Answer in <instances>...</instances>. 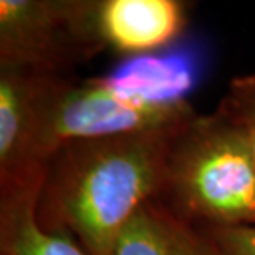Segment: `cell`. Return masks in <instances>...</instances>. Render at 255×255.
Returning a JSON list of instances; mask_svg holds the SVG:
<instances>
[{
  "label": "cell",
  "mask_w": 255,
  "mask_h": 255,
  "mask_svg": "<svg viewBox=\"0 0 255 255\" xmlns=\"http://www.w3.org/2000/svg\"><path fill=\"white\" fill-rule=\"evenodd\" d=\"M161 201L194 226H255V166L222 108L192 115L177 131Z\"/></svg>",
  "instance_id": "2"
},
{
  "label": "cell",
  "mask_w": 255,
  "mask_h": 255,
  "mask_svg": "<svg viewBox=\"0 0 255 255\" xmlns=\"http://www.w3.org/2000/svg\"><path fill=\"white\" fill-rule=\"evenodd\" d=\"M196 113L191 103L147 105L113 91L101 76L73 81L55 76L47 91L35 139L33 162L38 169L70 142L144 131L176 123Z\"/></svg>",
  "instance_id": "3"
},
{
  "label": "cell",
  "mask_w": 255,
  "mask_h": 255,
  "mask_svg": "<svg viewBox=\"0 0 255 255\" xmlns=\"http://www.w3.org/2000/svg\"><path fill=\"white\" fill-rule=\"evenodd\" d=\"M115 255H214L201 229L161 199L137 211L121 232Z\"/></svg>",
  "instance_id": "9"
},
{
  "label": "cell",
  "mask_w": 255,
  "mask_h": 255,
  "mask_svg": "<svg viewBox=\"0 0 255 255\" xmlns=\"http://www.w3.org/2000/svg\"><path fill=\"white\" fill-rule=\"evenodd\" d=\"M191 116L58 149L45 164L40 224L71 237L90 255H115L132 216L146 202L162 199L171 144Z\"/></svg>",
  "instance_id": "1"
},
{
  "label": "cell",
  "mask_w": 255,
  "mask_h": 255,
  "mask_svg": "<svg viewBox=\"0 0 255 255\" xmlns=\"http://www.w3.org/2000/svg\"><path fill=\"white\" fill-rule=\"evenodd\" d=\"M214 255H255V226L214 227L197 226Z\"/></svg>",
  "instance_id": "11"
},
{
  "label": "cell",
  "mask_w": 255,
  "mask_h": 255,
  "mask_svg": "<svg viewBox=\"0 0 255 255\" xmlns=\"http://www.w3.org/2000/svg\"><path fill=\"white\" fill-rule=\"evenodd\" d=\"M96 15L105 47L136 57L181 42L189 7L181 0H98Z\"/></svg>",
  "instance_id": "7"
},
{
  "label": "cell",
  "mask_w": 255,
  "mask_h": 255,
  "mask_svg": "<svg viewBox=\"0 0 255 255\" xmlns=\"http://www.w3.org/2000/svg\"><path fill=\"white\" fill-rule=\"evenodd\" d=\"M207 48L197 40L177 42L159 52L126 57L101 80L125 98L147 105H182L207 71Z\"/></svg>",
  "instance_id": "6"
},
{
  "label": "cell",
  "mask_w": 255,
  "mask_h": 255,
  "mask_svg": "<svg viewBox=\"0 0 255 255\" xmlns=\"http://www.w3.org/2000/svg\"><path fill=\"white\" fill-rule=\"evenodd\" d=\"M52 73L0 68V191L42 176L33 162L43 101Z\"/></svg>",
  "instance_id": "5"
},
{
  "label": "cell",
  "mask_w": 255,
  "mask_h": 255,
  "mask_svg": "<svg viewBox=\"0 0 255 255\" xmlns=\"http://www.w3.org/2000/svg\"><path fill=\"white\" fill-rule=\"evenodd\" d=\"M219 108L239 128L255 166V73L232 78Z\"/></svg>",
  "instance_id": "10"
},
{
  "label": "cell",
  "mask_w": 255,
  "mask_h": 255,
  "mask_svg": "<svg viewBox=\"0 0 255 255\" xmlns=\"http://www.w3.org/2000/svg\"><path fill=\"white\" fill-rule=\"evenodd\" d=\"M98 0H0V68L63 75L105 43Z\"/></svg>",
  "instance_id": "4"
},
{
  "label": "cell",
  "mask_w": 255,
  "mask_h": 255,
  "mask_svg": "<svg viewBox=\"0 0 255 255\" xmlns=\"http://www.w3.org/2000/svg\"><path fill=\"white\" fill-rule=\"evenodd\" d=\"M42 182L43 174L0 191V255H90L71 237L40 224Z\"/></svg>",
  "instance_id": "8"
}]
</instances>
